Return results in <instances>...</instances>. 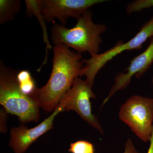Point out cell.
<instances>
[{"label": "cell", "mask_w": 153, "mask_h": 153, "mask_svg": "<svg viewBox=\"0 0 153 153\" xmlns=\"http://www.w3.org/2000/svg\"><path fill=\"white\" fill-rule=\"evenodd\" d=\"M52 69L49 80L38 88L37 99L40 108L47 111L55 110L63 96L79 77L83 67L82 56L63 44L54 45Z\"/></svg>", "instance_id": "cell-1"}, {"label": "cell", "mask_w": 153, "mask_h": 153, "mask_svg": "<svg viewBox=\"0 0 153 153\" xmlns=\"http://www.w3.org/2000/svg\"><path fill=\"white\" fill-rule=\"evenodd\" d=\"M93 14L88 10L79 17L73 27L68 28L55 24L51 29V41L54 45L63 44L81 54L88 52L91 56L99 54L102 43L101 35L107 30L104 24H95Z\"/></svg>", "instance_id": "cell-2"}, {"label": "cell", "mask_w": 153, "mask_h": 153, "mask_svg": "<svg viewBox=\"0 0 153 153\" xmlns=\"http://www.w3.org/2000/svg\"><path fill=\"white\" fill-rule=\"evenodd\" d=\"M18 71L0 62V103L6 112L19 117L22 124L40 118L38 100L22 92L17 79Z\"/></svg>", "instance_id": "cell-3"}, {"label": "cell", "mask_w": 153, "mask_h": 153, "mask_svg": "<svg viewBox=\"0 0 153 153\" xmlns=\"http://www.w3.org/2000/svg\"><path fill=\"white\" fill-rule=\"evenodd\" d=\"M153 37V16L143 25L136 35L127 42L124 43L122 41H119L114 47L103 53L91 56L88 59H82L84 66L80 71L79 76H85V81L92 87L96 76L107 63L125 51L140 50L145 42Z\"/></svg>", "instance_id": "cell-4"}, {"label": "cell", "mask_w": 153, "mask_h": 153, "mask_svg": "<svg viewBox=\"0 0 153 153\" xmlns=\"http://www.w3.org/2000/svg\"><path fill=\"white\" fill-rule=\"evenodd\" d=\"M120 119L143 142H150L153 127V98L135 95L122 104Z\"/></svg>", "instance_id": "cell-5"}, {"label": "cell", "mask_w": 153, "mask_h": 153, "mask_svg": "<svg viewBox=\"0 0 153 153\" xmlns=\"http://www.w3.org/2000/svg\"><path fill=\"white\" fill-rule=\"evenodd\" d=\"M92 87L85 80L77 77L60 102L64 105V111H74L83 120L103 134L101 124L92 112L90 100L96 98Z\"/></svg>", "instance_id": "cell-6"}, {"label": "cell", "mask_w": 153, "mask_h": 153, "mask_svg": "<svg viewBox=\"0 0 153 153\" xmlns=\"http://www.w3.org/2000/svg\"><path fill=\"white\" fill-rule=\"evenodd\" d=\"M107 0H40L41 10L45 21L54 23L59 20L66 27L67 19H76L91 7L108 1Z\"/></svg>", "instance_id": "cell-7"}, {"label": "cell", "mask_w": 153, "mask_h": 153, "mask_svg": "<svg viewBox=\"0 0 153 153\" xmlns=\"http://www.w3.org/2000/svg\"><path fill=\"white\" fill-rule=\"evenodd\" d=\"M64 108L63 103L60 102L52 114L35 127L28 128L22 125L11 129L9 146L14 153H25L36 140L53 128L55 117L64 111Z\"/></svg>", "instance_id": "cell-8"}, {"label": "cell", "mask_w": 153, "mask_h": 153, "mask_svg": "<svg viewBox=\"0 0 153 153\" xmlns=\"http://www.w3.org/2000/svg\"><path fill=\"white\" fill-rule=\"evenodd\" d=\"M144 51L131 60L128 67L124 72L118 73L115 77L114 84L111 86L108 96L103 100V106L112 96L119 91L126 88L135 76L139 79L145 74L153 63V37Z\"/></svg>", "instance_id": "cell-9"}, {"label": "cell", "mask_w": 153, "mask_h": 153, "mask_svg": "<svg viewBox=\"0 0 153 153\" xmlns=\"http://www.w3.org/2000/svg\"><path fill=\"white\" fill-rule=\"evenodd\" d=\"M26 8H27V14L29 17L35 16L37 18L39 23H40L42 31L44 41L46 44V55L44 62L42 63L38 71L41 70L43 66L47 63V56H48V50L52 49V46L50 44L48 37V31L46 21L44 20V17L41 12V4L40 0H26Z\"/></svg>", "instance_id": "cell-10"}, {"label": "cell", "mask_w": 153, "mask_h": 153, "mask_svg": "<svg viewBox=\"0 0 153 153\" xmlns=\"http://www.w3.org/2000/svg\"><path fill=\"white\" fill-rule=\"evenodd\" d=\"M17 79L20 89L24 94L37 99V87L36 82L30 71L27 70L18 71Z\"/></svg>", "instance_id": "cell-11"}, {"label": "cell", "mask_w": 153, "mask_h": 153, "mask_svg": "<svg viewBox=\"0 0 153 153\" xmlns=\"http://www.w3.org/2000/svg\"><path fill=\"white\" fill-rule=\"evenodd\" d=\"M21 4L20 0H0V25L15 18L20 10Z\"/></svg>", "instance_id": "cell-12"}, {"label": "cell", "mask_w": 153, "mask_h": 153, "mask_svg": "<svg viewBox=\"0 0 153 153\" xmlns=\"http://www.w3.org/2000/svg\"><path fill=\"white\" fill-rule=\"evenodd\" d=\"M68 151L71 153H94V146L88 141H77L71 143Z\"/></svg>", "instance_id": "cell-13"}, {"label": "cell", "mask_w": 153, "mask_h": 153, "mask_svg": "<svg viewBox=\"0 0 153 153\" xmlns=\"http://www.w3.org/2000/svg\"><path fill=\"white\" fill-rule=\"evenodd\" d=\"M152 7H153V0H135L127 5L126 12L131 14Z\"/></svg>", "instance_id": "cell-14"}, {"label": "cell", "mask_w": 153, "mask_h": 153, "mask_svg": "<svg viewBox=\"0 0 153 153\" xmlns=\"http://www.w3.org/2000/svg\"><path fill=\"white\" fill-rule=\"evenodd\" d=\"M123 153H140L137 149L132 140L128 139L126 143L124 151Z\"/></svg>", "instance_id": "cell-15"}, {"label": "cell", "mask_w": 153, "mask_h": 153, "mask_svg": "<svg viewBox=\"0 0 153 153\" xmlns=\"http://www.w3.org/2000/svg\"><path fill=\"white\" fill-rule=\"evenodd\" d=\"M147 153H153V127L151 140H150L149 147V149H148V152Z\"/></svg>", "instance_id": "cell-16"}, {"label": "cell", "mask_w": 153, "mask_h": 153, "mask_svg": "<svg viewBox=\"0 0 153 153\" xmlns=\"http://www.w3.org/2000/svg\"><path fill=\"white\" fill-rule=\"evenodd\" d=\"M152 85H153V76L152 78Z\"/></svg>", "instance_id": "cell-17"}]
</instances>
